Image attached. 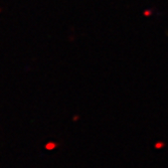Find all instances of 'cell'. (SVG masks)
I'll use <instances>...</instances> for the list:
<instances>
[]
</instances>
